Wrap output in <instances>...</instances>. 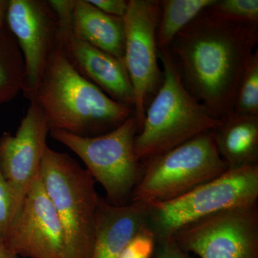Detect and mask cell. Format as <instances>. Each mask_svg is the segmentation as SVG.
<instances>
[{"instance_id":"obj_20","label":"cell","mask_w":258,"mask_h":258,"mask_svg":"<svg viewBox=\"0 0 258 258\" xmlns=\"http://www.w3.org/2000/svg\"><path fill=\"white\" fill-rule=\"evenodd\" d=\"M205 11L227 21L258 25L257 0H215Z\"/></svg>"},{"instance_id":"obj_24","label":"cell","mask_w":258,"mask_h":258,"mask_svg":"<svg viewBox=\"0 0 258 258\" xmlns=\"http://www.w3.org/2000/svg\"><path fill=\"white\" fill-rule=\"evenodd\" d=\"M91 5L105 14L123 18L128 9L126 0H88Z\"/></svg>"},{"instance_id":"obj_13","label":"cell","mask_w":258,"mask_h":258,"mask_svg":"<svg viewBox=\"0 0 258 258\" xmlns=\"http://www.w3.org/2000/svg\"><path fill=\"white\" fill-rule=\"evenodd\" d=\"M55 11L60 23L61 46L73 66L107 96L134 110L133 86L124 61L74 36L70 3H61Z\"/></svg>"},{"instance_id":"obj_2","label":"cell","mask_w":258,"mask_h":258,"mask_svg":"<svg viewBox=\"0 0 258 258\" xmlns=\"http://www.w3.org/2000/svg\"><path fill=\"white\" fill-rule=\"evenodd\" d=\"M45 116L50 131L96 137L111 132L134 114L80 74L60 41L28 98Z\"/></svg>"},{"instance_id":"obj_9","label":"cell","mask_w":258,"mask_h":258,"mask_svg":"<svg viewBox=\"0 0 258 258\" xmlns=\"http://www.w3.org/2000/svg\"><path fill=\"white\" fill-rule=\"evenodd\" d=\"M161 16L160 1L129 0L123 17L124 63L134 93V115L139 129L146 110L160 87L162 71L158 63L157 30Z\"/></svg>"},{"instance_id":"obj_1","label":"cell","mask_w":258,"mask_h":258,"mask_svg":"<svg viewBox=\"0 0 258 258\" xmlns=\"http://www.w3.org/2000/svg\"><path fill=\"white\" fill-rule=\"evenodd\" d=\"M257 42L258 25L227 21L205 10L168 50L187 91L222 120L233 113L237 88Z\"/></svg>"},{"instance_id":"obj_26","label":"cell","mask_w":258,"mask_h":258,"mask_svg":"<svg viewBox=\"0 0 258 258\" xmlns=\"http://www.w3.org/2000/svg\"><path fill=\"white\" fill-rule=\"evenodd\" d=\"M0 258H19V256L7 246L1 237H0Z\"/></svg>"},{"instance_id":"obj_6","label":"cell","mask_w":258,"mask_h":258,"mask_svg":"<svg viewBox=\"0 0 258 258\" xmlns=\"http://www.w3.org/2000/svg\"><path fill=\"white\" fill-rule=\"evenodd\" d=\"M139 131L133 114L116 128L96 137H80L60 130L50 133L81 158L90 174L106 191L107 201L123 206L130 203L142 174V164L134 150Z\"/></svg>"},{"instance_id":"obj_21","label":"cell","mask_w":258,"mask_h":258,"mask_svg":"<svg viewBox=\"0 0 258 258\" xmlns=\"http://www.w3.org/2000/svg\"><path fill=\"white\" fill-rule=\"evenodd\" d=\"M156 243L157 238L147 222L126 244L118 258H152Z\"/></svg>"},{"instance_id":"obj_25","label":"cell","mask_w":258,"mask_h":258,"mask_svg":"<svg viewBox=\"0 0 258 258\" xmlns=\"http://www.w3.org/2000/svg\"><path fill=\"white\" fill-rule=\"evenodd\" d=\"M8 0H0V32L6 28V13Z\"/></svg>"},{"instance_id":"obj_5","label":"cell","mask_w":258,"mask_h":258,"mask_svg":"<svg viewBox=\"0 0 258 258\" xmlns=\"http://www.w3.org/2000/svg\"><path fill=\"white\" fill-rule=\"evenodd\" d=\"M130 203H166L186 195L228 169L211 132L142 163Z\"/></svg>"},{"instance_id":"obj_3","label":"cell","mask_w":258,"mask_h":258,"mask_svg":"<svg viewBox=\"0 0 258 258\" xmlns=\"http://www.w3.org/2000/svg\"><path fill=\"white\" fill-rule=\"evenodd\" d=\"M158 57L163 66L162 81L134 142L141 163L215 130L222 122L187 91L169 50H159Z\"/></svg>"},{"instance_id":"obj_14","label":"cell","mask_w":258,"mask_h":258,"mask_svg":"<svg viewBox=\"0 0 258 258\" xmlns=\"http://www.w3.org/2000/svg\"><path fill=\"white\" fill-rule=\"evenodd\" d=\"M148 215L147 204L129 203L115 206L101 198L91 258H118L126 244L147 223Z\"/></svg>"},{"instance_id":"obj_4","label":"cell","mask_w":258,"mask_h":258,"mask_svg":"<svg viewBox=\"0 0 258 258\" xmlns=\"http://www.w3.org/2000/svg\"><path fill=\"white\" fill-rule=\"evenodd\" d=\"M40 177L63 230L69 258H91L99 195L87 169L47 146Z\"/></svg>"},{"instance_id":"obj_17","label":"cell","mask_w":258,"mask_h":258,"mask_svg":"<svg viewBox=\"0 0 258 258\" xmlns=\"http://www.w3.org/2000/svg\"><path fill=\"white\" fill-rule=\"evenodd\" d=\"M215 0H164L160 1L161 16L157 30L159 50H166L173 40Z\"/></svg>"},{"instance_id":"obj_22","label":"cell","mask_w":258,"mask_h":258,"mask_svg":"<svg viewBox=\"0 0 258 258\" xmlns=\"http://www.w3.org/2000/svg\"><path fill=\"white\" fill-rule=\"evenodd\" d=\"M13 201L9 185L0 169V237L4 239L13 220Z\"/></svg>"},{"instance_id":"obj_12","label":"cell","mask_w":258,"mask_h":258,"mask_svg":"<svg viewBox=\"0 0 258 258\" xmlns=\"http://www.w3.org/2000/svg\"><path fill=\"white\" fill-rule=\"evenodd\" d=\"M50 132L42 112L30 103L16 133H5L0 137V169L13 196L12 222L20 212L29 189L40 176Z\"/></svg>"},{"instance_id":"obj_18","label":"cell","mask_w":258,"mask_h":258,"mask_svg":"<svg viewBox=\"0 0 258 258\" xmlns=\"http://www.w3.org/2000/svg\"><path fill=\"white\" fill-rule=\"evenodd\" d=\"M24 80L23 55L6 26L0 32V103L12 101L23 91Z\"/></svg>"},{"instance_id":"obj_10","label":"cell","mask_w":258,"mask_h":258,"mask_svg":"<svg viewBox=\"0 0 258 258\" xmlns=\"http://www.w3.org/2000/svg\"><path fill=\"white\" fill-rule=\"evenodd\" d=\"M7 28L16 40L25 66L23 92L30 98L47 60L58 45L60 27L48 1L8 0Z\"/></svg>"},{"instance_id":"obj_19","label":"cell","mask_w":258,"mask_h":258,"mask_svg":"<svg viewBox=\"0 0 258 258\" xmlns=\"http://www.w3.org/2000/svg\"><path fill=\"white\" fill-rule=\"evenodd\" d=\"M233 113L258 116V50L248 61L236 94Z\"/></svg>"},{"instance_id":"obj_23","label":"cell","mask_w":258,"mask_h":258,"mask_svg":"<svg viewBox=\"0 0 258 258\" xmlns=\"http://www.w3.org/2000/svg\"><path fill=\"white\" fill-rule=\"evenodd\" d=\"M153 257L192 258L191 254L183 251L171 238L157 241Z\"/></svg>"},{"instance_id":"obj_7","label":"cell","mask_w":258,"mask_h":258,"mask_svg":"<svg viewBox=\"0 0 258 258\" xmlns=\"http://www.w3.org/2000/svg\"><path fill=\"white\" fill-rule=\"evenodd\" d=\"M258 164L228 169L196 189L166 203L149 205L148 224L157 241L181 227L227 209L257 203Z\"/></svg>"},{"instance_id":"obj_15","label":"cell","mask_w":258,"mask_h":258,"mask_svg":"<svg viewBox=\"0 0 258 258\" xmlns=\"http://www.w3.org/2000/svg\"><path fill=\"white\" fill-rule=\"evenodd\" d=\"M71 30L75 37L123 60V19L105 14L88 0H74Z\"/></svg>"},{"instance_id":"obj_11","label":"cell","mask_w":258,"mask_h":258,"mask_svg":"<svg viewBox=\"0 0 258 258\" xmlns=\"http://www.w3.org/2000/svg\"><path fill=\"white\" fill-rule=\"evenodd\" d=\"M3 240L21 257L69 258L60 219L40 176L29 189Z\"/></svg>"},{"instance_id":"obj_16","label":"cell","mask_w":258,"mask_h":258,"mask_svg":"<svg viewBox=\"0 0 258 258\" xmlns=\"http://www.w3.org/2000/svg\"><path fill=\"white\" fill-rule=\"evenodd\" d=\"M211 133L228 169L258 164V116L231 113Z\"/></svg>"},{"instance_id":"obj_8","label":"cell","mask_w":258,"mask_h":258,"mask_svg":"<svg viewBox=\"0 0 258 258\" xmlns=\"http://www.w3.org/2000/svg\"><path fill=\"white\" fill-rule=\"evenodd\" d=\"M171 238L183 251L200 258H258L257 203L204 217Z\"/></svg>"}]
</instances>
